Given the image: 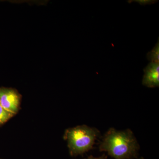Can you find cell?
<instances>
[{"mask_svg":"<svg viewBox=\"0 0 159 159\" xmlns=\"http://www.w3.org/2000/svg\"><path fill=\"white\" fill-rule=\"evenodd\" d=\"M142 80L143 85L154 88L159 86V63L150 62L144 69Z\"/></svg>","mask_w":159,"mask_h":159,"instance_id":"obj_4","label":"cell"},{"mask_svg":"<svg viewBox=\"0 0 159 159\" xmlns=\"http://www.w3.org/2000/svg\"><path fill=\"white\" fill-rule=\"evenodd\" d=\"M139 159H144V158H143V157H141V158H139Z\"/></svg>","mask_w":159,"mask_h":159,"instance_id":"obj_9","label":"cell"},{"mask_svg":"<svg viewBox=\"0 0 159 159\" xmlns=\"http://www.w3.org/2000/svg\"><path fill=\"white\" fill-rule=\"evenodd\" d=\"M14 116V114L6 111L0 105V125L7 122Z\"/></svg>","mask_w":159,"mask_h":159,"instance_id":"obj_6","label":"cell"},{"mask_svg":"<svg viewBox=\"0 0 159 159\" xmlns=\"http://www.w3.org/2000/svg\"><path fill=\"white\" fill-rule=\"evenodd\" d=\"M139 145L129 129L118 130L111 128L99 145V150L105 152L115 159H130L136 155Z\"/></svg>","mask_w":159,"mask_h":159,"instance_id":"obj_1","label":"cell"},{"mask_svg":"<svg viewBox=\"0 0 159 159\" xmlns=\"http://www.w3.org/2000/svg\"><path fill=\"white\" fill-rule=\"evenodd\" d=\"M20 102L19 94L11 89H0V105L6 111L15 115Z\"/></svg>","mask_w":159,"mask_h":159,"instance_id":"obj_3","label":"cell"},{"mask_svg":"<svg viewBox=\"0 0 159 159\" xmlns=\"http://www.w3.org/2000/svg\"><path fill=\"white\" fill-rule=\"evenodd\" d=\"M147 59L151 62L159 63V38L156 44L151 51L147 53Z\"/></svg>","mask_w":159,"mask_h":159,"instance_id":"obj_5","label":"cell"},{"mask_svg":"<svg viewBox=\"0 0 159 159\" xmlns=\"http://www.w3.org/2000/svg\"><path fill=\"white\" fill-rule=\"evenodd\" d=\"M128 3H130L133 2H135L139 3L141 6H145L147 5H152V4L156 3L158 2L157 0H131V1H127Z\"/></svg>","mask_w":159,"mask_h":159,"instance_id":"obj_7","label":"cell"},{"mask_svg":"<svg viewBox=\"0 0 159 159\" xmlns=\"http://www.w3.org/2000/svg\"><path fill=\"white\" fill-rule=\"evenodd\" d=\"M107 156H106L105 155H103L102 156L98 157H95L92 156L89 157L87 159H107Z\"/></svg>","mask_w":159,"mask_h":159,"instance_id":"obj_8","label":"cell"},{"mask_svg":"<svg viewBox=\"0 0 159 159\" xmlns=\"http://www.w3.org/2000/svg\"><path fill=\"white\" fill-rule=\"evenodd\" d=\"M99 134L96 129L86 125L66 129L64 138L67 142L70 154L76 156L91 150Z\"/></svg>","mask_w":159,"mask_h":159,"instance_id":"obj_2","label":"cell"}]
</instances>
